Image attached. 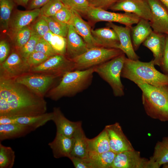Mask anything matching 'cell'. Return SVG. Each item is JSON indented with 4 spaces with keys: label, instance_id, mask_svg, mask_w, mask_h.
<instances>
[{
    "label": "cell",
    "instance_id": "cell-52",
    "mask_svg": "<svg viewBox=\"0 0 168 168\" xmlns=\"http://www.w3.org/2000/svg\"><path fill=\"white\" fill-rule=\"evenodd\" d=\"M162 168H168V162L163 165Z\"/></svg>",
    "mask_w": 168,
    "mask_h": 168
},
{
    "label": "cell",
    "instance_id": "cell-27",
    "mask_svg": "<svg viewBox=\"0 0 168 168\" xmlns=\"http://www.w3.org/2000/svg\"><path fill=\"white\" fill-rule=\"evenodd\" d=\"M53 113H45L34 116H23L14 117L16 123L25 125L32 128L34 130L52 120Z\"/></svg>",
    "mask_w": 168,
    "mask_h": 168
},
{
    "label": "cell",
    "instance_id": "cell-41",
    "mask_svg": "<svg viewBox=\"0 0 168 168\" xmlns=\"http://www.w3.org/2000/svg\"><path fill=\"white\" fill-rule=\"evenodd\" d=\"M34 51L40 52L49 57L57 54L50 44L42 37L39 39Z\"/></svg>",
    "mask_w": 168,
    "mask_h": 168
},
{
    "label": "cell",
    "instance_id": "cell-46",
    "mask_svg": "<svg viewBox=\"0 0 168 168\" xmlns=\"http://www.w3.org/2000/svg\"><path fill=\"white\" fill-rule=\"evenodd\" d=\"M10 47L8 42L5 40L0 42V64L3 62L8 57Z\"/></svg>",
    "mask_w": 168,
    "mask_h": 168
},
{
    "label": "cell",
    "instance_id": "cell-11",
    "mask_svg": "<svg viewBox=\"0 0 168 168\" xmlns=\"http://www.w3.org/2000/svg\"><path fill=\"white\" fill-rule=\"evenodd\" d=\"M151 12L153 30L168 35V9L159 0H145Z\"/></svg>",
    "mask_w": 168,
    "mask_h": 168
},
{
    "label": "cell",
    "instance_id": "cell-50",
    "mask_svg": "<svg viewBox=\"0 0 168 168\" xmlns=\"http://www.w3.org/2000/svg\"><path fill=\"white\" fill-rule=\"evenodd\" d=\"M30 0H14L16 5H20L26 8Z\"/></svg>",
    "mask_w": 168,
    "mask_h": 168
},
{
    "label": "cell",
    "instance_id": "cell-28",
    "mask_svg": "<svg viewBox=\"0 0 168 168\" xmlns=\"http://www.w3.org/2000/svg\"><path fill=\"white\" fill-rule=\"evenodd\" d=\"M116 154L111 151L102 153H88V159L92 168H111Z\"/></svg>",
    "mask_w": 168,
    "mask_h": 168
},
{
    "label": "cell",
    "instance_id": "cell-42",
    "mask_svg": "<svg viewBox=\"0 0 168 168\" xmlns=\"http://www.w3.org/2000/svg\"><path fill=\"white\" fill-rule=\"evenodd\" d=\"M49 57L40 52L34 51L29 56L27 61L31 68L40 65Z\"/></svg>",
    "mask_w": 168,
    "mask_h": 168
},
{
    "label": "cell",
    "instance_id": "cell-32",
    "mask_svg": "<svg viewBox=\"0 0 168 168\" xmlns=\"http://www.w3.org/2000/svg\"><path fill=\"white\" fill-rule=\"evenodd\" d=\"M32 35L30 26L19 30L11 37L14 47L18 50L23 47L29 40Z\"/></svg>",
    "mask_w": 168,
    "mask_h": 168
},
{
    "label": "cell",
    "instance_id": "cell-25",
    "mask_svg": "<svg viewBox=\"0 0 168 168\" xmlns=\"http://www.w3.org/2000/svg\"><path fill=\"white\" fill-rule=\"evenodd\" d=\"M168 162V137L156 143L152 156L149 160V168H159Z\"/></svg>",
    "mask_w": 168,
    "mask_h": 168
},
{
    "label": "cell",
    "instance_id": "cell-36",
    "mask_svg": "<svg viewBox=\"0 0 168 168\" xmlns=\"http://www.w3.org/2000/svg\"><path fill=\"white\" fill-rule=\"evenodd\" d=\"M40 38L32 32L31 35L28 41L21 48L16 50L22 57L26 60L35 50L36 45Z\"/></svg>",
    "mask_w": 168,
    "mask_h": 168
},
{
    "label": "cell",
    "instance_id": "cell-22",
    "mask_svg": "<svg viewBox=\"0 0 168 168\" xmlns=\"http://www.w3.org/2000/svg\"><path fill=\"white\" fill-rule=\"evenodd\" d=\"M91 33L100 46L119 49L120 42L119 37L112 28L107 26L92 29Z\"/></svg>",
    "mask_w": 168,
    "mask_h": 168
},
{
    "label": "cell",
    "instance_id": "cell-21",
    "mask_svg": "<svg viewBox=\"0 0 168 168\" xmlns=\"http://www.w3.org/2000/svg\"><path fill=\"white\" fill-rule=\"evenodd\" d=\"M72 10L73 16L70 24L73 26L76 32L82 38L89 49L100 46L92 34V29L88 24L78 12Z\"/></svg>",
    "mask_w": 168,
    "mask_h": 168
},
{
    "label": "cell",
    "instance_id": "cell-30",
    "mask_svg": "<svg viewBox=\"0 0 168 168\" xmlns=\"http://www.w3.org/2000/svg\"><path fill=\"white\" fill-rule=\"evenodd\" d=\"M16 5L14 0H0V22L2 29L8 30L12 12Z\"/></svg>",
    "mask_w": 168,
    "mask_h": 168
},
{
    "label": "cell",
    "instance_id": "cell-8",
    "mask_svg": "<svg viewBox=\"0 0 168 168\" xmlns=\"http://www.w3.org/2000/svg\"><path fill=\"white\" fill-rule=\"evenodd\" d=\"M74 70L72 60L65 55L57 54L50 57L40 65L31 68L30 72L61 77L66 72Z\"/></svg>",
    "mask_w": 168,
    "mask_h": 168
},
{
    "label": "cell",
    "instance_id": "cell-35",
    "mask_svg": "<svg viewBox=\"0 0 168 168\" xmlns=\"http://www.w3.org/2000/svg\"><path fill=\"white\" fill-rule=\"evenodd\" d=\"M66 6L80 14L86 15L90 6L88 0H62Z\"/></svg>",
    "mask_w": 168,
    "mask_h": 168
},
{
    "label": "cell",
    "instance_id": "cell-38",
    "mask_svg": "<svg viewBox=\"0 0 168 168\" xmlns=\"http://www.w3.org/2000/svg\"><path fill=\"white\" fill-rule=\"evenodd\" d=\"M15 83L14 79L0 78V98L7 99L12 93Z\"/></svg>",
    "mask_w": 168,
    "mask_h": 168
},
{
    "label": "cell",
    "instance_id": "cell-3",
    "mask_svg": "<svg viewBox=\"0 0 168 168\" xmlns=\"http://www.w3.org/2000/svg\"><path fill=\"white\" fill-rule=\"evenodd\" d=\"M154 66L153 59L146 62L126 57L121 77L135 83L141 82L156 87L168 86V76L158 71Z\"/></svg>",
    "mask_w": 168,
    "mask_h": 168
},
{
    "label": "cell",
    "instance_id": "cell-19",
    "mask_svg": "<svg viewBox=\"0 0 168 168\" xmlns=\"http://www.w3.org/2000/svg\"><path fill=\"white\" fill-rule=\"evenodd\" d=\"M166 35L154 31L142 43L152 53L155 65L161 66L165 49Z\"/></svg>",
    "mask_w": 168,
    "mask_h": 168
},
{
    "label": "cell",
    "instance_id": "cell-13",
    "mask_svg": "<svg viewBox=\"0 0 168 168\" xmlns=\"http://www.w3.org/2000/svg\"><path fill=\"white\" fill-rule=\"evenodd\" d=\"M109 9L113 11L132 13L149 21L152 19L150 7L145 0H120Z\"/></svg>",
    "mask_w": 168,
    "mask_h": 168
},
{
    "label": "cell",
    "instance_id": "cell-4",
    "mask_svg": "<svg viewBox=\"0 0 168 168\" xmlns=\"http://www.w3.org/2000/svg\"><path fill=\"white\" fill-rule=\"evenodd\" d=\"M136 84L142 91V103L147 114L161 121H168V86L156 87L141 82Z\"/></svg>",
    "mask_w": 168,
    "mask_h": 168
},
{
    "label": "cell",
    "instance_id": "cell-24",
    "mask_svg": "<svg viewBox=\"0 0 168 168\" xmlns=\"http://www.w3.org/2000/svg\"><path fill=\"white\" fill-rule=\"evenodd\" d=\"M34 130L29 126L17 123L0 124V141L24 137Z\"/></svg>",
    "mask_w": 168,
    "mask_h": 168
},
{
    "label": "cell",
    "instance_id": "cell-45",
    "mask_svg": "<svg viewBox=\"0 0 168 168\" xmlns=\"http://www.w3.org/2000/svg\"><path fill=\"white\" fill-rule=\"evenodd\" d=\"M163 73L168 76V35H166V44L162 64L160 67Z\"/></svg>",
    "mask_w": 168,
    "mask_h": 168
},
{
    "label": "cell",
    "instance_id": "cell-47",
    "mask_svg": "<svg viewBox=\"0 0 168 168\" xmlns=\"http://www.w3.org/2000/svg\"><path fill=\"white\" fill-rule=\"evenodd\" d=\"M49 0H30L26 7L27 10L40 8Z\"/></svg>",
    "mask_w": 168,
    "mask_h": 168
},
{
    "label": "cell",
    "instance_id": "cell-34",
    "mask_svg": "<svg viewBox=\"0 0 168 168\" xmlns=\"http://www.w3.org/2000/svg\"><path fill=\"white\" fill-rule=\"evenodd\" d=\"M64 6L62 0H49L40 8V15L45 17L53 16Z\"/></svg>",
    "mask_w": 168,
    "mask_h": 168
},
{
    "label": "cell",
    "instance_id": "cell-26",
    "mask_svg": "<svg viewBox=\"0 0 168 168\" xmlns=\"http://www.w3.org/2000/svg\"><path fill=\"white\" fill-rule=\"evenodd\" d=\"M74 142L73 148L69 158L74 157L88 159V139L81 128L73 136Z\"/></svg>",
    "mask_w": 168,
    "mask_h": 168
},
{
    "label": "cell",
    "instance_id": "cell-5",
    "mask_svg": "<svg viewBox=\"0 0 168 168\" xmlns=\"http://www.w3.org/2000/svg\"><path fill=\"white\" fill-rule=\"evenodd\" d=\"M123 53L102 64L94 67L96 73L111 87L115 97L124 95V87L120 77L121 73L126 57Z\"/></svg>",
    "mask_w": 168,
    "mask_h": 168
},
{
    "label": "cell",
    "instance_id": "cell-2",
    "mask_svg": "<svg viewBox=\"0 0 168 168\" xmlns=\"http://www.w3.org/2000/svg\"><path fill=\"white\" fill-rule=\"evenodd\" d=\"M94 67L84 70H74L65 73L59 82L45 97L55 101L64 97H72L82 92L91 85Z\"/></svg>",
    "mask_w": 168,
    "mask_h": 168
},
{
    "label": "cell",
    "instance_id": "cell-49",
    "mask_svg": "<svg viewBox=\"0 0 168 168\" xmlns=\"http://www.w3.org/2000/svg\"><path fill=\"white\" fill-rule=\"evenodd\" d=\"M54 34L50 31L47 32L42 37V38L50 44L54 35Z\"/></svg>",
    "mask_w": 168,
    "mask_h": 168
},
{
    "label": "cell",
    "instance_id": "cell-15",
    "mask_svg": "<svg viewBox=\"0 0 168 168\" xmlns=\"http://www.w3.org/2000/svg\"><path fill=\"white\" fill-rule=\"evenodd\" d=\"M40 8L26 11L16 10L11 16L8 32L11 36L21 29L30 26L40 15Z\"/></svg>",
    "mask_w": 168,
    "mask_h": 168
},
{
    "label": "cell",
    "instance_id": "cell-6",
    "mask_svg": "<svg viewBox=\"0 0 168 168\" xmlns=\"http://www.w3.org/2000/svg\"><path fill=\"white\" fill-rule=\"evenodd\" d=\"M124 53L120 49L97 46L88 49L73 60L74 70H84L95 67Z\"/></svg>",
    "mask_w": 168,
    "mask_h": 168
},
{
    "label": "cell",
    "instance_id": "cell-37",
    "mask_svg": "<svg viewBox=\"0 0 168 168\" xmlns=\"http://www.w3.org/2000/svg\"><path fill=\"white\" fill-rule=\"evenodd\" d=\"M30 26L32 32L40 38L50 30L47 21L44 16L40 15Z\"/></svg>",
    "mask_w": 168,
    "mask_h": 168
},
{
    "label": "cell",
    "instance_id": "cell-7",
    "mask_svg": "<svg viewBox=\"0 0 168 168\" xmlns=\"http://www.w3.org/2000/svg\"><path fill=\"white\" fill-rule=\"evenodd\" d=\"M61 77L39 73L29 72L14 79L15 82L25 86L36 94L44 97Z\"/></svg>",
    "mask_w": 168,
    "mask_h": 168
},
{
    "label": "cell",
    "instance_id": "cell-51",
    "mask_svg": "<svg viewBox=\"0 0 168 168\" xmlns=\"http://www.w3.org/2000/svg\"><path fill=\"white\" fill-rule=\"evenodd\" d=\"M168 9V0H159Z\"/></svg>",
    "mask_w": 168,
    "mask_h": 168
},
{
    "label": "cell",
    "instance_id": "cell-48",
    "mask_svg": "<svg viewBox=\"0 0 168 168\" xmlns=\"http://www.w3.org/2000/svg\"><path fill=\"white\" fill-rule=\"evenodd\" d=\"M16 123L13 117L8 116H0V124Z\"/></svg>",
    "mask_w": 168,
    "mask_h": 168
},
{
    "label": "cell",
    "instance_id": "cell-20",
    "mask_svg": "<svg viewBox=\"0 0 168 168\" xmlns=\"http://www.w3.org/2000/svg\"><path fill=\"white\" fill-rule=\"evenodd\" d=\"M74 142L73 137H69L56 133L54 139L48 145L52 150L54 158H69L73 148Z\"/></svg>",
    "mask_w": 168,
    "mask_h": 168
},
{
    "label": "cell",
    "instance_id": "cell-12",
    "mask_svg": "<svg viewBox=\"0 0 168 168\" xmlns=\"http://www.w3.org/2000/svg\"><path fill=\"white\" fill-rule=\"evenodd\" d=\"M109 138L110 150L116 154L134 150L131 143L123 133L119 124L116 122L105 128Z\"/></svg>",
    "mask_w": 168,
    "mask_h": 168
},
{
    "label": "cell",
    "instance_id": "cell-44",
    "mask_svg": "<svg viewBox=\"0 0 168 168\" xmlns=\"http://www.w3.org/2000/svg\"><path fill=\"white\" fill-rule=\"evenodd\" d=\"M75 168H92L89 159H84L76 157L69 158Z\"/></svg>",
    "mask_w": 168,
    "mask_h": 168
},
{
    "label": "cell",
    "instance_id": "cell-29",
    "mask_svg": "<svg viewBox=\"0 0 168 168\" xmlns=\"http://www.w3.org/2000/svg\"><path fill=\"white\" fill-rule=\"evenodd\" d=\"M89 152L102 153L110 151L106 129H104L96 137L88 139Z\"/></svg>",
    "mask_w": 168,
    "mask_h": 168
},
{
    "label": "cell",
    "instance_id": "cell-43",
    "mask_svg": "<svg viewBox=\"0 0 168 168\" xmlns=\"http://www.w3.org/2000/svg\"><path fill=\"white\" fill-rule=\"evenodd\" d=\"M120 0H88L90 5L102 8H109L112 5Z\"/></svg>",
    "mask_w": 168,
    "mask_h": 168
},
{
    "label": "cell",
    "instance_id": "cell-18",
    "mask_svg": "<svg viewBox=\"0 0 168 168\" xmlns=\"http://www.w3.org/2000/svg\"><path fill=\"white\" fill-rule=\"evenodd\" d=\"M52 113V120L56 126V133L72 137L82 128V122H73L69 120L65 116L59 108L54 107Z\"/></svg>",
    "mask_w": 168,
    "mask_h": 168
},
{
    "label": "cell",
    "instance_id": "cell-39",
    "mask_svg": "<svg viewBox=\"0 0 168 168\" xmlns=\"http://www.w3.org/2000/svg\"><path fill=\"white\" fill-rule=\"evenodd\" d=\"M50 45L57 54L65 55L67 47L66 37L54 34Z\"/></svg>",
    "mask_w": 168,
    "mask_h": 168
},
{
    "label": "cell",
    "instance_id": "cell-33",
    "mask_svg": "<svg viewBox=\"0 0 168 168\" xmlns=\"http://www.w3.org/2000/svg\"><path fill=\"white\" fill-rule=\"evenodd\" d=\"M44 17L47 22L50 31L55 35L66 37L69 25L59 21L53 16Z\"/></svg>",
    "mask_w": 168,
    "mask_h": 168
},
{
    "label": "cell",
    "instance_id": "cell-17",
    "mask_svg": "<svg viewBox=\"0 0 168 168\" xmlns=\"http://www.w3.org/2000/svg\"><path fill=\"white\" fill-rule=\"evenodd\" d=\"M65 56L72 60L89 49L82 38L76 32L72 24L69 25L66 36Z\"/></svg>",
    "mask_w": 168,
    "mask_h": 168
},
{
    "label": "cell",
    "instance_id": "cell-31",
    "mask_svg": "<svg viewBox=\"0 0 168 168\" xmlns=\"http://www.w3.org/2000/svg\"><path fill=\"white\" fill-rule=\"evenodd\" d=\"M15 153L10 147L0 143V168H12L14 165Z\"/></svg>",
    "mask_w": 168,
    "mask_h": 168
},
{
    "label": "cell",
    "instance_id": "cell-40",
    "mask_svg": "<svg viewBox=\"0 0 168 168\" xmlns=\"http://www.w3.org/2000/svg\"><path fill=\"white\" fill-rule=\"evenodd\" d=\"M53 16L61 22L70 25L73 16L72 10L65 6Z\"/></svg>",
    "mask_w": 168,
    "mask_h": 168
},
{
    "label": "cell",
    "instance_id": "cell-10",
    "mask_svg": "<svg viewBox=\"0 0 168 168\" xmlns=\"http://www.w3.org/2000/svg\"><path fill=\"white\" fill-rule=\"evenodd\" d=\"M13 52L0 64V78L14 79L30 72V67L18 51Z\"/></svg>",
    "mask_w": 168,
    "mask_h": 168
},
{
    "label": "cell",
    "instance_id": "cell-23",
    "mask_svg": "<svg viewBox=\"0 0 168 168\" xmlns=\"http://www.w3.org/2000/svg\"><path fill=\"white\" fill-rule=\"evenodd\" d=\"M152 31L149 21L142 18H140L136 26L131 27V37L135 51L138 49Z\"/></svg>",
    "mask_w": 168,
    "mask_h": 168
},
{
    "label": "cell",
    "instance_id": "cell-9",
    "mask_svg": "<svg viewBox=\"0 0 168 168\" xmlns=\"http://www.w3.org/2000/svg\"><path fill=\"white\" fill-rule=\"evenodd\" d=\"M91 21L94 22L107 21L117 22L125 26H132L137 24L140 18L135 14L110 12L102 8L90 5L85 15Z\"/></svg>",
    "mask_w": 168,
    "mask_h": 168
},
{
    "label": "cell",
    "instance_id": "cell-14",
    "mask_svg": "<svg viewBox=\"0 0 168 168\" xmlns=\"http://www.w3.org/2000/svg\"><path fill=\"white\" fill-rule=\"evenodd\" d=\"M111 168H149V160L134 149L126 151L116 154Z\"/></svg>",
    "mask_w": 168,
    "mask_h": 168
},
{
    "label": "cell",
    "instance_id": "cell-16",
    "mask_svg": "<svg viewBox=\"0 0 168 168\" xmlns=\"http://www.w3.org/2000/svg\"><path fill=\"white\" fill-rule=\"evenodd\" d=\"M107 26L113 29L117 34L120 42L119 49H120L129 59L138 60L139 57L136 54L132 44L131 34V27L119 26L113 22H108Z\"/></svg>",
    "mask_w": 168,
    "mask_h": 168
},
{
    "label": "cell",
    "instance_id": "cell-1",
    "mask_svg": "<svg viewBox=\"0 0 168 168\" xmlns=\"http://www.w3.org/2000/svg\"><path fill=\"white\" fill-rule=\"evenodd\" d=\"M44 98L16 82L12 93L5 99L7 103V108L6 115L4 116H34L45 113L47 110V104Z\"/></svg>",
    "mask_w": 168,
    "mask_h": 168
}]
</instances>
